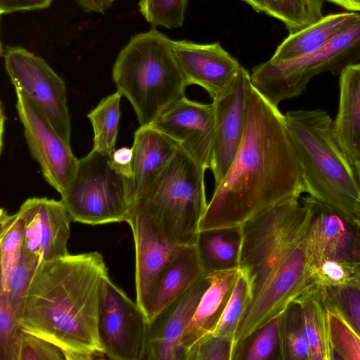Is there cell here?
Returning a JSON list of instances; mask_svg holds the SVG:
<instances>
[{
  "instance_id": "cell-1",
  "label": "cell",
  "mask_w": 360,
  "mask_h": 360,
  "mask_svg": "<svg viewBox=\"0 0 360 360\" xmlns=\"http://www.w3.org/2000/svg\"><path fill=\"white\" fill-rule=\"evenodd\" d=\"M304 193L285 115L249 83L245 125L237 153L200 221L199 231L240 226Z\"/></svg>"
},
{
  "instance_id": "cell-2",
  "label": "cell",
  "mask_w": 360,
  "mask_h": 360,
  "mask_svg": "<svg viewBox=\"0 0 360 360\" xmlns=\"http://www.w3.org/2000/svg\"><path fill=\"white\" fill-rule=\"evenodd\" d=\"M312 217L309 197L281 202L245 221L240 269L248 276L251 300L234 340L235 349L311 290L308 249Z\"/></svg>"
},
{
  "instance_id": "cell-3",
  "label": "cell",
  "mask_w": 360,
  "mask_h": 360,
  "mask_svg": "<svg viewBox=\"0 0 360 360\" xmlns=\"http://www.w3.org/2000/svg\"><path fill=\"white\" fill-rule=\"evenodd\" d=\"M108 274L98 252L39 263L18 317L21 330L58 346L66 360L105 358L98 321L102 283Z\"/></svg>"
},
{
  "instance_id": "cell-4",
  "label": "cell",
  "mask_w": 360,
  "mask_h": 360,
  "mask_svg": "<svg viewBox=\"0 0 360 360\" xmlns=\"http://www.w3.org/2000/svg\"><path fill=\"white\" fill-rule=\"evenodd\" d=\"M285 118L304 193L357 220L360 209L357 174L335 138L333 120L328 113L321 109L290 110Z\"/></svg>"
},
{
  "instance_id": "cell-5",
  "label": "cell",
  "mask_w": 360,
  "mask_h": 360,
  "mask_svg": "<svg viewBox=\"0 0 360 360\" xmlns=\"http://www.w3.org/2000/svg\"><path fill=\"white\" fill-rule=\"evenodd\" d=\"M173 41L155 29L137 34L120 51L113 68L117 91L131 104L140 126L151 125L188 86Z\"/></svg>"
},
{
  "instance_id": "cell-6",
  "label": "cell",
  "mask_w": 360,
  "mask_h": 360,
  "mask_svg": "<svg viewBox=\"0 0 360 360\" xmlns=\"http://www.w3.org/2000/svg\"><path fill=\"white\" fill-rule=\"evenodd\" d=\"M205 170L179 146L165 169L132 202L129 214L148 217L175 245L195 244L208 204Z\"/></svg>"
},
{
  "instance_id": "cell-7",
  "label": "cell",
  "mask_w": 360,
  "mask_h": 360,
  "mask_svg": "<svg viewBox=\"0 0 360 360\" xmlns=\"http://www.w3.org/2000/svg\"><path fill=\"white\" fill-rule=\"evenodd\" d=\"M60 195L76 222L101 225L129 218L128 177L115 167L112 155L92 149L79 159L71 183Z\"/></svg>"
},
{
  "instance_id": "cell-8",
  "label": "cell",
  "mask_w": 360,
  "mask_h": 360,
  "mask_svg": "<svg viewBox=\"0 0 360 360\" xmlns=\"http://www.w3.org/2000/svg\"><path fill=\"white\" fill-rule=\"evenodd\" d=\"M360 60V20L322 48L299 58L280 63L269 60L255 67L250 75L253 87L277 106L297 97L310 80L326 72L340 75Z\"/></svg>"
},
{
  "instance_id": "cell-9",
  "label": "cell",
  "mask_w": 360,
  "mask_h": 360,
  "mask_svg": "<svg viewBox=\"0 0 360 360\" xmlns=\"http://www.w3.org/2000/svg\"><path fill=\"white\" fill-rule=\"evenodd\" d=\"M2 55L15 91L41 109L62 139L70 144L71 122L64 80L42 58L22 47L6 46Z\"/></svg>"
},
{
  "instance_id": "cell-10",
  "label": "cell",
  "mask_w": 360,
  "mask_h": 360,
  "mask_svg": "<svg viewBox=\"0 0 360 360\" xmlns=\"http://www.w3.org/2000/svg\"><path fill=\"white\" fill-rule=\"evenodd\" d=\"M149 320L108 274L103 280L98 332L103 353L113 360H145Z\"/></svg>"
},
{
  "instance_id": "cell-11",
  "label": "cell",
  "mask_w": 360,
  "mask_h": 360,
  "mask_svg": "<svg viewBox=\"0 0 360 360\" xmlns=\"http://www.w3.org/2000/svg\"><path fill=\"white\" fill-rule=\"evenodd\" d=\"M16 95V108L30 152L46 182L62 195L71 183L78 159L41 109L22 94Z\"/></svg>"
},
{
  "instance_id": "cell-12",
  "label": "cell",
  "mask_w": 360,
  "mask_h": 360,
  "mask_svg": "<svg viewBox=\"0 0 360 360\" xmlns=\"http://www.w3.org/2000/svg\"><path fill=\"white\" fill-rule=\"evenodd\" d=\"M127 222L135 246L136 302L150 322L160 278L178 245L169 240L145 215L131 213Z\"/></svg>"
},
{
  "instance_id": "cell-13",
  "label": "cell",
  "mask_w": 360,
  "mask_h": 360,
  "mask_svg": "<svg viewBox=\"0 0 360 360\" xmlns=\"http://www.w3.org/2000/svg\"><path fill=\"white\" fill-rule=\"evenodd\" d=\"M308 249L314 269L332 259L360 269V221L313 199Z\"/></svg>"
},
{
  "instance_id": "cell-14",
  "label": "cell",
  "mask_w": 360,
  "mask_h": 360,
  "mask_svg": "<svg viewBox=\"0 0 360 360\" xmlns=\"http://www.w3.org/2000/svg\"><path fill=\"white\" fill-rule=\"evenodd\" d=\"M250 75L240 67L231 82L214 97V141L212 165L217 185L224 177L241 143L245 125V95Z\"/></svg>"
},
{
  "instance_id": "cell-15",
  "label": "cell",
  "mask_w": 360,
  "mask_h": 360,
  "mask_svg": "<svg viewBox=\"0 0 360 360\" xmlns=\"http://www.w3.org/2000/svg\"><path fill=\"white\" fill-rule=\"evenodd\" d=\"M17 213L24 227L23 252L37 257L40 263L69 255L71 219L61 200L30 198Z\"/></svg>"
},
{
  "instance_id": "cell-16",
  "label": "cell",
  "mask_w": 360,
  "mask_h": 360,
  "mask_svg": "<svg viewBox=\"0 0 360 360\" xmlns=\"http://www.w3.org/2000/svg\"><path fill=\"white\" fill-rule=\"evenodd\" d=\"M179 143L205 169L212 165L214 141L212 103L184 96L167 108L151 124Z\"/></svg>"
},
{
  "instance_id": "cell-17",
  "label": "cell",
  "mask_w": 360,
  "mask_h": 360,
  "mask_svg": "<svg viewBox=\"0 0 360 360\" xmlns=\"http://www.w3.org/2000/svg\"><path fill=\"white\" fill-rule=\"evenodd\" d=\"M172 49L188 85L201 86L212 98L226 87L241 67L219 42L173 41Z\"/></svg>"
},
{
  "instance_id": "cell-18",
  "label": "cell",
  "mask_w": 360,
  "mask_h": 360,
  "mask_svg": "<svg viewBox=\"0 0 360 360\" xmlns=\"http://www.w3.org/2000/svg\"><path fill=\"white\" fill-rule=\"evenodd\" d=\"M210 283L205 276L150 322L145 360H184L183 333Z\"/></svg>"
},
{
  "instance_id": "cell-19",
  "label": "cell",
  "mask_w": 360,
  "mask_h": 360,
  "mask_svg": "<svg viewBox=\"0 0 360 360\" xmlns=\"http://www.w3.org/2000/svg\"><path fill=\"white\" fill-rule=\"evenodd\" d=\"M179 146L174 139L151 125L140 126L135 131L128 179L131 205L165 169Z\"/></svg>"
},
{
  "instance_id": "cell-20",
  "label": "cell",
  "mask_w": 360,
  "mask_h": 360,
  "mask_svg": "<svg viewBox=\"0 0 360 360\" xmlns=\"http://www.w3.org/2000/svg\"><path fill=\"white\" fill-rule=\"evenodd\" d=\"M339 107L333 133L354 169H360V63L345 68L339 75Z\"/></svg>"
},
{
  "instance_id": "cell-21",
  "label": "cell",
  "mask_w": 360,
  "mask_h": 360,
  "mask_svg": "<svg viewBox=\"0 0 360 360\" xmlns=\"http://www.w3.org/2000/svg\"><path fill=\"white\" fill-rule=\"evenodd\" d=\"M359 20L360 13L352 11L323 16L308 26L289 34L269 60L273 63H284L311 53L328 44Z\"/></svg>"
},
{
  "instance_id": "cell-22",
  "label": "cell",
  "mask_w": 360,
  "mask_h": 360,
  "mask_svg": "<svg viewBox=\"0 0 360 360\" xmlns=\"http://www.w3.org/2000/svg\"><path fill=\"white\" fill-rule=\"evenodd\" d=\"M240 269L219 271L207 275L210 283L202 294L181 339L186 349L200 338L213 333L225 309Z\"/></svg>"
},
{
  "instance_id": "cell-23",
  "label": "cell",
  "mask_w": 360,
  "mask_h": 360,
  "mask_svg": "<svg viewBox=\"0 0 360 360\" xmlns=\"http://www.w3.org/2000/svg\"><path fill=\"white\" fill-rule=\"evenodd\" d=\"M204 276L195 244L178 245L160 278L150 321Z\"/></svg>"
},
{
  "instance_id": "cell-24",
  "label": "cell",
  "mask_w": 360,
  "mask_h": 360,
  "mask_svg": "<svg viewBox=\"0 0 360 360\" xmlns=\"http://www.w3.org/2000/svg\"><path fill=\"white\" fill-rule=\"evenodd\" d=\"M241 226L200 231L195 242L205 276L240 267Z\"/></svg>"
},
{
  "instance_id": "cell-25",
  "label": "cell",
  "mask_w": 360,
  "mask_h": 360,
  "mask_svg": "<svg viewBox=\"0 0 360 360\" xmlns=\"http://www.w3.org/2000/svg\"><path fill=\"white\" fill-rule=\"evenodd\" d=\"M295 301L300 305L311 360H332L327 307L319 290H309Z\"/></svg>"
},
{
  "instance_id": "cell-26",
  "label": "cell",
  "mask_w": 360,
  "mask_h": 360,
  "mask_svg": "<svg viewBox=\"0 0 360 360\" xmlns=\"http://www.w3.org/2000/svg\"><path fill=\"white\" fill-rule=\"evenodd\" d=\"M283 313L248 336L235 349L233 360H285L282 338Z\"/></svg>"
},
{
  "instance_id": "cell-27",
  "label": "cell",
  "mask_w": 360,
  "mask_h": 360,
  "mask_svg": "<svg viewBox=\"0 0 360 360\" xmlns=\"http://www.w3.org/2000/svg\"><path fill=\"white\" fill-rule=\"evenodd\" d=\"M122 94L115 93L103 98L87 115L94 130L93 149L112 155L118 133Z\"/></svg>"
},
{
  "instance_id": "cell-28",
  "label": "cell",
  "mask_w": 360,
  "mask_h": 360,
  "mask_svg": "<svg viewBox=\"0 0 360 360\" xmlns=\"http://www.w3.org/2000/svg\"><path fill=\"white\" fill-rule=\"evenodd\" d=\"M264 13L281 21L289 34L317 21L323 15V0H263Z\"/></svg>"
},
{
  "instance_id": "cell-29",
  "label": "cell",
  "mask_w": 360,
  "mask_h": 360,
  "mask_svg": "<svg viewBox=\"0 0 360 360\" xmlns=\"http://www.w3.org/2000/svg\"><path fill=\"white\" fill-rule=\"evenodd\" d=\"M0 285H3L22 255L24 227L22 221L17 212L10 214L4 208H1L0 212Z\"/></svg>"
},
{
  "instance_id": "cell-30",
  "label": "cell",
  "mask_w": 360,
  "mask_h": 360,
  "mask_svg": "<svg viewBox=\"0 0 360 360\" xmlns=\"http://www.w3.org/2000/svg\"><path fill=\"white\" fill-rule=\"evenodd\" d=\"M282 338L285 360H311L301 308L297 301L292 302L283 313Z\"/></svg>"
},
{
  "instance_id": "cell-31",
  "label": "cell",
  "mask_w": 360,
  "mask_h": 360,
  "mask_svg": "<svg viewBox=\"0 0 360 360\" xmlns=\"http://www.w3.org/2000/svg\"><path fill=\"white\" fill-rule=\"evenodd\" d=\"M317 289L325 304L337 310L360 336V285L355 278L341 285Z\"/></svg>"
},
{
  "instance_id": "cell-32",
  "label": "cell",
  "mask_w": 360,
  "mask_h": 360,
  "mask_svg": "<svg viewBox=\"0 0 360 360\" xmlns=\"http://www.w3.org/2000/svg\"><path fill=\"white\" fill-rule=\"evenodd\" d=\"M250 300V283L247 274L240 269V274L225 309L212 333L234 340L239 324Z\"/></svg>"
},
{
  "instance_id": "cell-33",
  "label": "cell",
  "mask_w": 360,
  "mask_h": 360,
  "mask_svg": "<svg viewBox=\"0 0 360 360\" xmlns=\"http://www.w3.org/2000/svg\"><path fill=\"white\" fill-rule=\"evenodd\" d=\"M327 314L332 359L360 360V336L337 310Z\"/></svg>"
},
{
  "instance_id": "cell-34",
  "label": "cell",
  "mask_w": 360,
  "mask_h": 360,
  "mask_svg": "<svg viewBox=\"0 0 360 360\" xmlns=\"http://www.w3.org/2000/svg\"><path fill=\"white\" fill-rule=\"evenodd\" d=\"M39 263L37 257L22 251L18 264L8 274L6 283L0 285V292L6 294L18 319L22 310L31 281Z\"/></svg>"
},
{
  "instance_id": "cell-35",
  "label": "cell",
  "mask_w": 360,
  "mask_h": 360,
  "mask_svg": "<svg viewBox=\"0 0 360 360\" xmlns=\"http://www.w3.org/2000/svg\"><path fill=\"white\" fill-rule=\"evenodd\" d=\"M187 0H140L139 10L153 27H180L184 20Z\"/></svg>"
},
{
  "instance_id": "cell-36",
  "label": "cell",
  "mask_w": 360,
  "mask_h": 360,
  "mask_svg": "<svg viewBox=\"0 0 360 360\" xmlns=\"http://www.w3.org/2000/svg\"><path fill=\"white\" fill-rule=\"evenodd\" d=\"M21 331L6 294L0 292V360H18Z\"/></svg>"
},
{
  "instance_id": "cell-37",
  "label": "cell",
  "mask_w": 360,
  "mask_h": 360,
  "mask_svg": "<svg viewBox=\"0 0 360 360\" xmlns=\"http://www.w3.org/2000/svg\"><path fill=\"white\" fill-rule=\"evenodd\" d=\"M233 340L212 333L190 346L184 360H233Z\"/></svg>"
},
{
  "instance_id": "cell-38",
  "label": "cell",
  "mask_w": 360,
  "mask_h": 360,
  "mask_svg": "<svg viewBox=\"0 0 360 360\" xmlns=\"http://www.w3.org/2000/svg\"><path fill=\"white\" fill-rule=\"evenodd\" d=\"M357 270L345 263L324 259L314 269L313 288L338 286L355 278Z\"/></svg>"
},
{
  "instance_id": "cell-39",
  "label": "cell",
  "mask_w": 360,
  "mask_h": 360,
  "mask_svg": "<svg viewBox=\"0 0 360 360\" xmlns=\"http://www.w3.org/2000/svg\"><path fill=\"white\" fill-rule=\"evenodd\" d=\"M18 360H66L63 352L51 342L23 330Z\"/></svg>"
},
{
  "instance_id": "cell-40",
  "label": "cell",
  "mask_w": 360,
  "mask_h": 360,
  "mask_svg": "<svg viewBox=\"0 0 360 360\" xmlns=\"http://www.w3.org/2000/svg\"><path fill=\"white\" fill-rule=\"evenodd\" d=\"M53 0H0V13L42 10L49 8Z\"/></svg>"
},
{
  "instance_id": "cell-41",
  "label": "cell",
  "mask_w": 360,
  "mask_h": 360,
  "mask_svg": "<svg viewBox=\"0 0 360 360\" xmlns=\"http://www.w3.org/2000/svg\"><path fill=\"white\" fill-rule=\"evenodd\" d=\"M133 157L131 148L122 147L115 150L112 160L115 167L129 178L131 175V164Z\"/></svg>"
},
{
  "instance_id": "cell-42",
  "label": "cell",
  "mask_w": 360,
  "mask_h": 360,
  "mask_svg": "<svg viewBox=\"0 0 360 360\" xmlns=\"http://www.w3.org/2000/svg\"><path fill=\"white\" fill-rule=\"evenodd\" d=\"M79 6L86 12L105 13L110 6L108 0H75Z\"/></svg>"
},
{
  "instance_id": "cell-43",
  "label": "cell",
  "mask_w": 360,
  "mask_h": 360,
  "mask_svg": "<svg viewBox=\"0 0 360 360\" xmlns=\"http://www.w3.org/2000/svg\"><path fill=\"white\" fill-rule=\"evenodd\" d=\"M348 11L360 13V0H327Z\"/></svg>"
},
{
  "instance_id": "cell-44",
  "label": "cell",
  "mask_w": 360,
  "mask_h": 360,
  "mask_svg": "<svg viewBox=\"0 0 360 360\" xmlns=\"http://www.w3.org/2000/svg\"><path fill=\"white\" fill-rule=\"evenodd\" d=\"M250 5L257 12L264 13V5L263 0H242Z\"/></svg>"
},
{
  "instance_id": "cell-45",
  "label": "cell",
  "mask_w": 360,
  "mask_h": 360,
  "mask_svg": "<svg viewBox=\"0 0 360 360\" xmlns=\"http://www.w3.org/2000/svg\"><path fill=\"white\" fill-rule=\"evenodd\" d=\"M357 174L358 180H359V191H360V169H355ZM357 220L360 221V209L358 213L357 216Z\"/></svg>"
},
{
  "instance_id": "cell-46",
  "label": "cell",
  "mask_w": 360,
  "mask_h": 360,
  "mask_svg": "<svg viewBox=\"0 0 360 360\" xmlns=\"http://www.w3.org/2000/svg\"><path fill=\"white\" fill-rule=\"evenodd\" d=\"M355 280L358 282V283L360 285V269L358 270V271L356 274L355 276Z\"/></svg>"
},
{
  "instance_id": "cell-47",
  "label": "cell",
  "mask_w": 360,
  "mask_h": 360,
  "mask_svg": "<svg viewBox=\"0 0 360 360\" xmlns=\"http://www.w3.org/2000/svg\"><path fill=\"white\" fill-rule=\"evenodd\" d=\"M108 1H109V3H110V4H112V2L114 1V0H108Z\"/></svg>"
}]
</instances>
